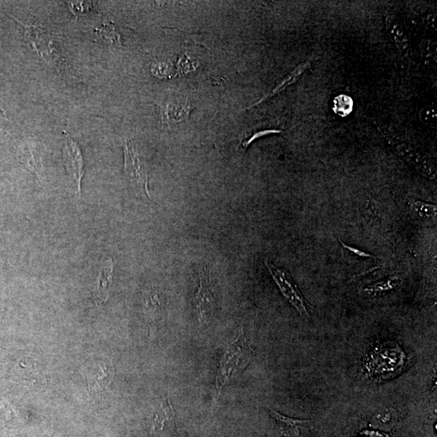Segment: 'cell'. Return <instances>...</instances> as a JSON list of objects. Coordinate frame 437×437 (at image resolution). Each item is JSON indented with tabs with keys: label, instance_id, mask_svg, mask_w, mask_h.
<instances>
[{
	"label": "cell",
	"instance_id": "12",
	"mask_svg": "<svg viewBox=\"0 0 437 437\" xmlns=\"http://www.w3.org/2000/svg\"><path fill=\"white\" fill-rule=\"evenodd\" d=\"M387 28L395 45L402 50H406V48L409 47V39L399 22L394 19H390L387 22Z\"/></svg>",
	"mask_w": 437,
	"mask_h": 437
},
{
	"label": "cell",
	"instance_id": "3",
	"mask_svg": "<svg viewBox=\"0 0 437 437\" xmlns=\"http://www.w3.org/2000/svg\"><path fill=\"white\" fill-rule=\"evenodd\" d=\"M124 170L127 178L137 189L143 192L149 199V175L145 162L131 141L126 142L124 149Z\"/></svg>",
	"mask_w": 437,
	"mask_h": 437
},
{
	"label": "cell",
	"instance_id": "13",
	"mask_svg": "<svg viewBox=\"0 0 437 437\" xmlns=\"http://www.w3.org/2000/svg\"><path fill=\"white\" fill-rule=\"evenodd\" d=\"M397 420V414L395 410L386 409L377 412L373 416L372 424L375 428L381 429H390L395 426Z\"/></svg>",
	"mask_w": 437,
	"mask_h": 437
},
{
	"label": "cell",
	"instance_id": "20",
	"mask_svg": "<svg viewBox=\"0 0 437 437\" xmlns=\"http://www.w3.org/2000/svg\"><path fill=\"white\" fill-rule=\"evenodd\" d=\"M99 31L101 36L105 38L106 40L120 44V36L116 33L112 24L102 26Z\"/></svg>",
	"mask_w": 437,
	"mask_h": 437
},
{
	"label": "cell",
	"instance_id": "19",
	"mask_svg": "<svg viewBox=\"0 0 437 437\" xmlns=\"http://www.w3.org/2000/svg\"><path fill=\"white\" fill-rule=\"evenodd\" d=\"M198 66V63L193 58L184 56L181 58L179 62L178 71L181 75L192 72L196 69Z\"/></svg>",
	"mask_w": 437,
	"mask_h": 437
},
{
	"label": "cell",
	"instance_id": "11",
	"mask_svg": "<svg viewBox=\"0 0 437 437\" xmlns=\"http://www.w3.org/2000/svg\"><path fill=\"white\" fill-rule=\"evenodd\" d=\"M19 157L28 170L41 178L43 173L42 155L36 145L28 144L21 147Z\"/></svg>",
	"mask_w": 437,
	"mask_h": 437
},
{
	"label": "cell",
	"instance_id": "2",
	"mask_svg": "<svg viewBox=\"0 0 437 437\" xmlns=\"http://www.w3.org/2000/svg\"><path fill=\"white\" fill-rule=\"evenodd\" d=\"M265 264H266L269 272L271 273L274 282L281 289L284 297L290 302L302 317H309L308 304L302 292H299L290 274L286 270L274 267L267 260H265Z\"/></svg>",
	"mask_w": 437,
	"mask_h": 437
},
{
	"label": "cell",
	"instance_id": "4",
	"mask_svg": "<svg viewBox=\"0 0 437 437\" xmlns=\"http://www.w3.org/2000/svg\"><path fill=\"white\" fill-rule=\"evenodd\" d=\"M195 307L200 325L208 327L214 317L215 302L208 274L204 269L201 272L199 288L195 297Z\"/></svg>",
	"mask_w": 437,
	"mask_h": 437
},
{
	"label": "cell",
	"instance_id": "7",
	"mask_svg": "<svg viewBox=\"0 0 437 437\" xmlns=\"http://www.w3.org/2000/svg\"><path fill=\"white\" fill-rule=\"evenodd\" d=\"M269 414L278 437H303L311 424L309 420L289 418L274 410H269Z\"/></svg>",
	"mask_w": 437,
	"mask_h": 437
},
{
	"label": "cell",
	"instance_id": "15",
	"mask_svg": "<svg viewBox=\"0 0 437 437\" xmlns=\"http://www.w3.org/2000/svg\"><path fill=\"white\" fill-rule=\"evenodd\" d=\"M353 109V101L350 97L340 95L333 99V110L337 115L345 117L350 114Z\"/></svg>",
	"mask_w": 437,
	"mask_h": 437
},
{
	"label": "cell",
	"instance_id": "10",
	"mask_svg": "<svg viewBox=\"0 0 437 437\" xmlns=\"http://www.w3.org/2000/svg\"><path fill=\"white\" fill-rule=\"evenodd\" d=\"M190 110V105L186 100L170 101L161 107L162 119L165 124H179V122L188 119Z\"/></svg>",
	"mask_w": 437,
	"mask_h": 437
},
{
	"label": "cell",
	"instance_id": "14",
	"mask_svg": "<svg viewBox=\"0 0 437 437\" xmlns=\"http://www.w3.org/2000/svg\"><path fill=\"white\" fill-rule=\"evenodd\" d=\"M343 248V258H345L347 263L356 264V262L366 263L368 260L374 259L372 255L361 252L356 249L347 247L345 243L341 242Z\"/></svg>",
	"mask_w": 437,
	"mask_h": 437
},
{
	"label": "cell",
	"instance_id": "16",
	"mask_svg": "<svg viewBox=\"0 0 437 437\" xmlns=\"http://www.w3.org/2000/svg\"><path fill=\"white\" fill-rule=\"evenodd\" d=\"M412 208L423 220H431L436 217V206L415 201L412 204Z\"/></svg>",
	"mask_w": 437,
	"mask_h": 437
},
{
	"label": "cell",
	"instance_id": "23",
	"mask_svg": "<svg viewBox=\"0 0 437 437\" xmlns=\"http://www.w3.org/2000/svg\"><path fill=\"white\" fill-rule=\"evenodd\" d=\"M67 4L71 11L74 15H76V16L87 11L91 6L90 2H68Z\"/></svg>",
	"mask_w": 437,
	"mask_h": 437
},
{
	"label": "cell",
	"instance_id": "8",
	"mask_svg": "<svg viewBox=\"0 0 437 437\" xmlns=\"http://www.w3.org/2000/svg\"><path fill=\"white\" fill-rule=\"evenodd\" d=\"M114 271V263L111 258H107L102 264L101 270L93 287L92 297L98 306H102L109 298L110 288Z\"/></svg>",
	"mask_w": 437,
	"mask_h": 437
},
{
	"label": "cell",
	"instance_id": "1",
	"mask_svg": "<svg viewBox=\"0 0 437 437\" xmlns=\"http://www.w3.org/2000/svg\"><path fill=\"white\" fill-rule=\"evenodd\" d=\"M253 351L240 327L238 337L224 352L220 361L217 377L218 394L223 388L237 377L252 361Z\"/></svg>",
	"mask_w": 437,
	"mask_h": 437
},
{
	"label": "cell",
	"instance_id": "6",
	"mask_svg": "<svg viewBox=\"0 0 437 437\" xmlns=\"http://www.w3.org/2000/svg\"><path fill=\"white\" fill-rule=\"evenodd\" d=\"M115 376V367L110 361L98 362L87 370V384L92 395H99L110 385Z\"/></svg>",
	"mask_w": 437,
	"mask_h": 437
},
{
	"label": "cell",
	"instance_id": "22",
	"mask_svg": "<svg viewBox=\"0 0 437 437\" xmlns=\"http://www.w3.org/2000/svg\"><path fill=\"white\" fill-rule=\"evenodd\" d=\"M170 67L168 65H165L163 63H156L152 66L151 72L154 74V75L157 77L165 78L170 75Z\"/></svg>",
	"mask_w": 437,
	"mask_h": 437
},
{
	"label": "cell",
	"instance_id": "18",
	"mask_svg": "<svg viewBox=\"0 0 437 437\" xmlns=\"http://www.w3.org/2000/svg\"><path fill=\"white\" fill-rule=\"evenodd\" d=\"M420 120L427 126H436L437 124V112L434 106H426L420 110Z\"/></svg>",
	"mask_w": 437,
	"mask_h": 437
},
{
	"label": "cell",
	"instance_id": "17",
	"mask_svg": "<svg viewBox=\"0 0 437 437\" xmlns=\"http://www.w3.org/2000/svg\"><path fill=\"white\" fill-rule=\"evenodd\" d=\"M397 152L402 158L412 165H420L422 164L420 154L410 146L402 145L397 147Z\"/></svg>",
	"mask_w": 437,
	"mask_h": 437
},
{
	"label": "cell",
	"instance_id": "5",
	"mask_svg": "<svg viewBox=\"0 0 437 437\" xmlns=\"http://www.w3.org/2000/svg\"><path fill=\"white\" fill-rule=\"evenodd\" d=\"M63 157L67 174L76 185L77 193L81 195V181L85 174V162L80 147L70 137H67L65 146L63 147Z\"/></svg>",
	"mask_w": 437,
	"mask_h": 437
},
{
	"label": "cell",
	"instance_id": "21",
	"mask_svg": "<svg viewBox=\"0 0 437 437\" xmlns=\"http://www.w3.org/2000/svg\"><path fill=\"white\" fill-rule=\"evenodd\" d=\"M420 48L422 55L426 58H433L436 56L437 47L436 43L433 41L425 39V40L421 42Z\"/></svg>",
	"mask_w": 437,
	"mask_h": 437
},
{
	"label": "cell",
	"instance_id": "9",
	"mask_svg": "<svg viewBox=\"0 0 437 437\" xmlns=\"http://www.w3.org/2000/svg\"><path fill=\"white\" fill-rule=\"evenodd\" d=\"M176 429L175 413L169 400L162 404L156 415L152 433L155 437H174Z\"/></svg>",
	"mask_w": 437,
	"mask_h": 437
}]
</instances>
